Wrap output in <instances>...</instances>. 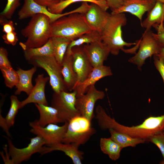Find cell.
Masks as SVG:
<instances>
[{
    "instance_id": "obj_30",
    "label": "cell",
    "mask_w": 164,
    "mask_h": 164,
    "mask_svg": "<svg viewBox=\"0 0 164 164\" xmlns=\"http://www.w3.org/2000/svg\"><path fill=\"white\" fill-rule=\"evenodd\" d=\"M101 40L100 32L97 31L92 30L89 32L83 34L77 39L72 41L69 44L66 52L71 53V49L74 47L81 46L84 44H90Z\"/></svg>"
},
{
    "instance_id": "obj_37",
    "label": "cell",
    "mask_w": 164,
    "mask_h": 164,
    "mask_svg": "<svg viewBox=\"0 0 164 164\" xmlns=\"http://www.w3.org/2000/svg\"><path fill=\"white\" fill-rule=\"evenodd\" d=\"M0 24L3 26V32L5 34L15 31L14 23L12 20L0 19Z\"/></svg>"
},
{
    "instance_id": "obj_21",
    "label": "cell",
    "mask_w": 164,
    "mask_h": 164,
    "mask_svg": "<svg viewBox=\"0 0 164 164\" xmlns=\"http://www.w3.org/2000/svg\"><path fill=\"white\" fill-rule=\"evenodd\" d=\"M36 70L35 67L27 70L17 68L16 71L19 80L15 86L16 90L15 92V95H19L22 92H25L28 95L30 94L34 87L32 83V77Z\"/></svg>"
},
{
    "instance_id": "obj_26",
    "label": "cell",
    "mask_w": 164,
    "mask_h": 164,
    "mask_svg": "<svg viewBox=\"0 0 164 164\" xmlns=\"http://www.w3.org/2000/svg\"><path fill=\"white\" fill-rule=\"evenodd\" d=\"M100 145L101 151L108 155L111 160L116 161L119 158L123 148L110 137L101 138Z\"/></svg>"
},
{
    "instance_id": "obj_22",
    "label": "cell",
    "mask_w": 164,
    "mask_h": 164,
    "mask_svg": "<svg viewBox=\"0 0 164 164\" xmlns=\"http://www.w3.org/2000/svg\"><path fill=\"white\" fill-rule=\"evenodd\" d=\"M35 105L39 113V118L37 120L40 126L44 127L50 124L63 123L55 108L42 104H35Z\"/></svg>"
},
{
    "instance_id": "obj_11",
    "label": "cell",
    "mask_w": 164,
    "mask_h": 164,
    "mask_svg": "<svg viewBox=\"0 0 164 164\" xmlns=\"http://www.w3.org/2000/svg\"><path fill=\"white\" fill-rule=\"evenodd\" d=\"M103 91L97 90L94 85L90 87L87 92L77 97L75 107L80 115L91 121L95 117L94 109L96 102L105 97Z\"/></svg>"
},
{
    "instance_id": "obj_4",
    "label": "cell",
    "mask_w": 164,
    "mask_h": 164,
    "mask_svg": "<svg viewBox=\"0 0 164 164\" xmlns=\"http://www.w3.org/2000/svg\"><path fill=\"white\" fill-rule=\"evenodd\" d=\"M51 26V37H62L71 41L92 30L86 21L84 14L78 12L60 17L52 22Z\"/></svg>"
},
{
    "instance_id": "obj_32",
    "label": "cell",
    "mask_w": 164,
    "mask_h": 164,
    "mask_svg": "<svg viewBox=\"0 0 164 164\" xmlns=\"http://www.w3.org/2000/svg\"><path fill=\"white\" fill-rule=\"evenodd\" d=\"M20 5V0H7L5 8L0 13V19L10 20Z\"/></svg>"
},
{
    "instance_id": "obj_20",
    "label": "cell",
    "mask_w": 164,
    "mask_h": 164,
    "mask_svg": "<svg viewBox=\"0 0 164 164\" xmlns=\"http://www.w3.org/2000/svg\"><path fill=\"white\" fill-rule=\"evenodd\" d=\"M62 73L63 81L67 90L73 91L77 82V76L73 66L72 53L66 52L62 63Z\"/></svg>"
},
{
    "instance_id": "obj_24",
    "label": "cell",
    "mask_w": 164,
    "mask_h": 164,
    "mask_svg": "<svg viewBox=\"0 0 164 164\" xmlns=\"http://www.w3.org/2000/svg\"><path fill=\"white\" fill-rule=\"evenodd\" d=\"M164 22V3L156 1L152 9L148 13L146 18L141 23V26L146 29H151L155 24Z\"/></svg>"
},
{
    "instance_id": "obj_31",
    "label": "cell",
    "mask_w": 164,
    "mask_h": 164,
    "mask_svg": "<svg viewBox=\"0 0 164 164\" xmlns=\"http://www.w3.org/2000/svg\"><path fill=\"white\" fill-rule=\"evenodd\" d=\"M6 87L12 89L17 85L19 77L17 71L12 67L0 68Z\"/></svg>"
},
{
    "instance_id": "obj_5",
    "label": "cell",
    "mask_w": 164,
    "mask_h": 164,
    "mask_svg": "<svg viewBox=\"0 0 164 164\" xmlns=\"http://www.w3.org/2000/svg\"><path fill=\"white\" fill-rule=\"evenodd\" d=\"M96 132L92 126L91 121L81 115L77 116L68 121L67 130L62 142L74 143L80 146L86 143Z\"/></svg>"
},
{
    "instance_id": "obj_28",
    "label": "cell",
    "mask_w": 164,
    "mask_h": 164,
    "mask_svg": "<svg viewBox=\"0 0 164 164\" xmlns=\"http://www.w3.org/2000/svg\"><path fill=\"white\" fill-rule=\"evenodd\" d=\"M80 2L95 3L106 11L109 8L106 0H64L58 4L47 8V9L49 11L53 14H60L70 5Z\"/></svg>"
},
{
    "instance_id": "obj_15",
    "label": "cell",
    "mask_w": 164,
    "mask_h": 164,
    "mask_svg": "<svg viewBox=\"0 0 164 164\" xmlns=\"http://www.w3.org/2000/svg\"><path fill=\"white\" fill-rule=\"evenodd\" d=\"M83 50L93 68L102 66L109 54L108 47L101 40L83 45Z\"/></svg>"
},
{
    "instance_id": "obj_43",
    "label": "cell",
    "mask_w": 164,
    "mask_h": 164,
    "mask_svg": "<svg viewBox=\"0 0 164 164\" xmlns=\"http://www.w3.org/2000/svg\"><path fill=\"white\" fill-rule=\"evenodd\" d=\"M162 133L164 134V130H163Z\"/></svg>"
},
{
    "instance_id": "obj_39",
    "label": "cell",
    "mask_w": 164,
    "mask_h": 164,
    "mask_svg": "<svg viewBox=\"0 0 164 164\" xmlns=\"http://www.w3.org/2000/svg\"><path fill=\"white\" fill-rule=\"evenodd\" d=\"M112 12L119 8L123 5L124 0H106Z\"/></svg>"
},
{
    "instance_id": "obj_2",
    "label": "cell",
    "mask_w": 164,
    "mask_h": 164,
    "mask_svg": "<svg viewBox=\"0 0 164 164\" xmlns=\"http://www.w3.org/2000/svg\"><path fill=\"white\" fill-rule=\"evenodd\" d=\"M127 23V19L124 13H111L100 32L101 41L108 47L110 53L113 55H118L120 50L126 53H136V49L135 47L129 50L124 48L125 46L130 47L137 44V42L128 43L123 39L122 27Z\"/></svg>"
},
{
    "instance_id": "obj_14",
    "label": "cell",
    "mask_w": 164,
    "mask_h": 164,
    "mask_svg": "<svg viewBox=\"0 0 164 164\" xmlns=\"http://www.w3.org/2000/svg\"><path fill=\"white\" fill-rule=\"evenodd\" d=\"M156 0H124L122 5L112 11L111 14L128 12L136 16L142 22V17L146 12H149L155 5Z\"/></svg>"
},
{
    "instance_id": "obj_13",
    "label": "cell",
    "mask_w": 164,
    "mask_h": 164,
    "mask_svg": "<svg viewBox=\"0 0 164 164\" xmlns=\"http://www.w3.org/2000/svg\"><path fill=\"white\" fill-rule=\"evenodd\" d=\"M24 4L19 11L18 15L20 20L31 17L38 14H42L48 16L51 23L60 17L72 13V11L60 14H54L49 11L46 7L41 5L34 0H23Z\"/></svg>"
},
{
    "instance_id": "obj_38",
    "label": "cell",
    "mask_w": 164,
    "mask_h": 164,
    "mask_svg": "<svg viewBox=\"0 0 164 164\" xmlns=\"http://www.w3.org/2000/svg\"><path fill=\"white\" fill-rule=\"evenodd\" d=\"M154 65L161 75L164 84V63L157 56H153Z\"/></svg>"
},
{
    "instance_id": "obj_10",
    "label": "cell",
    "mask_w": 164,
    "mask_h": 164,
    "mask_svg": "<svg viewBox=\"0 0 164 164\" xmlns=\"http://www.w3.org/2000/svg\"><path fill=\"white\" fill-rule=\"evenodd\" d=\"M68 122H64L62 126L55 124H50L44 127L40 126L37 120L30 122L29 125L31 128L30 132L36 135L42 137L46 142V145L62 142L66 132Z\"/></svg>"
},
{
    "instance_id": "obj_36",
    "label": "cell",
    "mask_w": 164,
    "mask_h": 164,
    "mask_svg": "<svg viewBox=\"0 0 164 164\" xmlns=\"http://www.w3.org/2000/svg\"><path fill=\"white\" fill-rule=\"evenodd\" d=\"M2 38L5 43L13 46L15 45L19 40L17 33L15 31L5 33L2 36Z\"/></svg>"
},
{
    "instance_id": "obj_40",
    "label": "cell",
    "mask_w": 164,
    "mask_h": 164,
    "mask_svg": "<svg viewBox=\"0 0 164 164\" xmlns=\"http://www.w3.org/2000/svg\"><path fill=\"white\" fill-rule=\"evenodd\" d=\"M38 4L48 8L58 4L64 0H34Z\"/></svg>"
},
{
    "instance_id": "obj_9",
    "label": "cell",
    "mask_w": 164,
    "mask_h": 164,
    "mask_svg": "<svg viewBox=\"0 0 164 164\" xmlns=\"http://www.w3.org/2000/svg\"><path fill=\"white\" fill-rule=\"evenodd\" d=\"M6 138L12 164H18L27 160L36 153L41 154L43 149V145L46 144L45 140L42 137L36 135L30 139V142L27 146L20 149L15 147L9 138Z\"/></svg>"
},
{
    "instance_id": "obj_25",
    "label": "cell",
    "mask_w": 164,
    "mask_h": 164,
    "mask_svg": "<svg viewBox=\"0 0 164 164\" xmlns=\"http://www.w3.org/2000/svg\"><path fill=\"white\" fill-rule=\"evenodd\" d=\"M110 138L122 148L128 147H134L137 145L147 142L145 139L132 137L128 135L111 128L108 129Z\"/></svg>"
},
{
    "instance_id": "obj_18",
    "label": "cell",
    "mask_w": 164,
    "mask_h": 164,
    "mask_svg": "<svg viewBox=\"0 0 164 164\" xmlns=\"http://www.w3.org/2000/svg\"><path fill=\"white\" fill-rule=\"evenodd\" d=\"M49 77H44L43 74H39L35 79V84L28 97L21 102L20 108L28 104L34 103L48 105L45 94V88Z\"/></svg>"
},
{
    "instance_id": "obj_8",
    "label": "cell",
    "mask_w": 164,
    "mask_h": 164,
    "mask_svg": "<svg viewBox=\"0 0 164 164\" xmlns=\"http://www.w3.org/2000/svg\"><path fill=\"white\" fill-rule=\"evenodd\" d=\"M154 33L151 29H146L140 39L138 52L128 60L129 63L136 65L139 70H141L147 58L159 53L160 46Z\"/></svg>"
},
{
    "instance_id": "obj_1",
    "label": "cell",
    "mask_w": 164,
    "mask_h": 164,
    "mask_svg": "<svg viewBox=\"0 0 164 164\" xmlns=\"http://www.w3.org/2000/svg\"><path fill=\"white\" fill-rule=\"evenodd\" d=\"M100 126L103 130L112 128L132 137L145 139L148 142L150 137L162 132L164 130V114L149 116L141 124L128 126L118 123L114 118L105 114L101 119Z\"/></svg>"
},
{
    "instance_id": "obj_19",
    "label": "cell",
    "mask_w": 164,
    "mask_h": 164,
    "mask_svg": "<svg viewBox=\"0 0 164 164\" xmlns=\"http://www.w3.org/2000/svg\"><path fill=\"white\" fill-rule=\"evenodd\" d=\"M79 145L74 143H57L46 146H44L41 154L43 155L53 151L63 152L70 157L74 164H81L83 159L84 152L78 149Z\"/></svg>"
},
{
    "instance_id": "obj_34",
    "label": "cell",
    "mask_w": 164,
    "mask_h": 164,
    "mask_svg": "<svg viewBox=\"0 0 164 164\" xmlns=\"http://www.w3.org/2000/svg\"><path fill=\"white\" fill-rule=\"evenodd\" d=\"M153 27L157 31L156 33H154V36L158 41L160 46H164V23L154 24Z\"/></svg>"
},
{
    "instance_id": "obj_41",
    "label": "cell",
    "mask_w": 164,
    "mask_h": 164,
    "mask_svg": "<svg viewBox=\"0 0 164 164\" xmlns=\"http://www.w3.org/2000/svg\"><path fill=\"white\" fill-rule=\"evenodd\" d=\"M164 63V46H160L159 53L157 55Z\"/></svg>"
},
{
    "instance_id": "obj_29",
    "label": "cell",
    "mask_w": 164,
    "mask_h": 164,
    "mask_svg": "<svg viewBox=\"0 0 164 164\" xmlns=\"http://www.w3.org/2000/svg\"><path fill=\"white\" fill-rule=\"evenodd\" d=\"M50 38L53 46L54 56L61 65L64 56L71 41L62 37L53 36Z\"/></svg>"
},
{
    "instance_id": "obj_3",
    "label": "cell",
    "mask_w": 164,
    "mask_h": 164,
    "mask_svg": "<svg viewBox=\"0 0 164 164\" xmlns=\"http://www.w3.org/2000/svg\"><path fill=\"white\" fill-rule=\"evenodd\" d=\"M51 22L47 15L42 14L34 15L28 25L21 31L22 35L27 39L19 45L23 50L40 47L51 37Z\"/></svg>"
},
{
    "instance_id": "obj_35",
    "label": "cell",
    "mask_w": 164,
    "mask_h": 164,
    "mask_svg": "<svg viewBox=\"0 0 164 164\" xmlns=\"http://www.w3.org/2000/svg\"><path fill=\"white\" fill-rule=\"evenodd\" d=\"M12 67L8 58V52L4 47L0 48V68Z\"/></svg>"
},
{
    "instance_id": "obj_12",
    "label": "cell",
    "mask_w": 164,
    "mask_h": 164,
    "mask_svg": "<svg viewBox=\"0 0 164 164\" xmlns=\"http://www.w3.org/2000/svg\"><path fill=\"white\" fill-rule=\"evenodd\" d=\"M71 51L73 68L77 76V83L82 82L93 68L83 50V45L73 47Z\"/></svg>"
},
{
    "instance_id": "obj_7",
    "label": "cell",
    "mask_w": 164,
    "mask_h": 164,
    "mask_svg": "<svg viewBox=\"0 0 164 164\" xmlns=\"http://www.w3.org/2000/svg\"><path fill=\"white\" fill-rule=\"evenodd\" d=\"M76 93L74 91H62L53 93L51 100V106L56 108L59 116L63 122H68L73 118L81 115L75 107Z\"/></svg>"
},
{
    "instance_id": "obj_42",
    "label": "cell",
    "mask_w": 164,
    "mask_h": 164,
    "mask_svg": "<svg viewBox=\"0 0 164 164\" xmlns=\"http://www.w3.org/2000/svg\"><path fill=\"white\" fill-rule=\"evenodd\" d=\"M156 0L164 3V0Z\"/></svg>"
},
{
    "instance_id": "obj_16",
    "label": "cell",
    "mask_w": 164,
    "mask_h": 164,
    "mask_svg": "<svg viewBox=\"0 0 164 164\" xmlns=\"http://www.w3.org/2000/svg\"><path fill=\"white\" fill-rule=\"evenodd\" d=\"M84 14L86 21L91 29L100 32L110 14L98 5L92 3Z\"/></svg>"
},
{
    "instance_id": "obj_6",
    "label": "cell",
    "mask_w": 164,
    "mask_h": 164,
    "mask_svg": "<svg viewBox=\"0 0 164 164\" xmlns=\"http://www.w3.org/2000/svg\"><path fill=\"white\" fill-rule=\"evenodd\" d=\"M28 61L34 67L41 68L46 72L50 78V84L54 93L68 91L63 81L61 65L54 56L36 57Z\"/></svg>"
},
{
    "instance_id": "obj_27",
    "label": "cell",
    "mask_w": 164,
    "mask_h": 164,
    "mask_svg": "<svg viewBox=\"0 0 164 164\" xmlns=\"http://www.w3.org/2000/svg\"><path fill=\"white\" fill-rule=\"evenodd\" d=\"M23 50L24 57L27 61L36 57L54 56L53 46L51 38L46 43L40 47L28 48Z\"/></svg>"
},
{
    "instance_id": "obj_23",
    "label": "cell",
    "mask_w": 164,
    "mask_h": 164,
    "mask_svg": "<svg viewBox=\"0 0 164 164\" xmlns=\"http://www.w3.org/2000/svg\"><path fill=\"white\" fill-rule=\"evenodd\" d=\"M11 104L9 109L5 117L0 115V126L7 135L10 137L9 132L10 128L13 126L15 118L19 109H20L21 102L15 95H12L10 97Z\"/></svg>"
},
{
    "instance_id": "obj_17",
    "label": "cell",
    "mask_w": 164,
    "mask_h": 164,
    "mask_svg": "<svg viewBox=\"0 0 164 164\" xmlns=\"http://www.w3.org/2000/svg\"><path fill=\"white\" fill-rule=\"evenodd\" d=\"M112 75L110 67L103 65L93 68L84 81L76 84L73 91L76 92L77 97H78L84 94L90 87L94 85L100 79Z\"/></svg>"
},
{
    "instance_id": "obj_33",
    "label": "cell",
    "mask_w": 164,
    "mask_h": 164,
    "mask_svg": "<svg viewBox=\"0 0 164 164\" xmlns=\"http://www.w3.org/2000/svg\"><path fill=\"white\" fill-rule=\"evenodd\" d=\"M148 141L155 144L159 148L163 158L159 164H164V134L162 132L154 135L150 137Z\"/></svg>"
}]
</instances>
